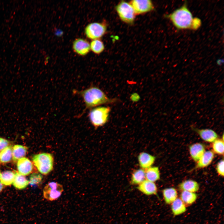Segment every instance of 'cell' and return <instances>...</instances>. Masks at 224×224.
<instances>
[{
  "mask_svg": "<svg viewBox=\"0 0 224 224\" xmlns=\"http://www.w3.org/2000/svg\"><path fill=\"white\" fill-rule=\"evenodd\" d=\"M174 26L180 30H197L202 24L201 20L198 17H194L188 9L186 3L176 9L171 13L165 15Z\"/></svg>",
  "mask_w": 224,
  "mask_h": 224,
  "instance_id": "1",
  "label": "cell"
},
{
  "mask_svg": "<svg viewBox=\"0 0 224 224\" xmlns=\"http://www.w3.org/2000/svg\"><path fill=\"white\" fill-rule=\"evenodd\" d=\"M73 92L81 97L85 106V110L91 109L103 104L118 102L117 98H110L98 87L91 86L81 91L74 90Z\"/></svg>",
  "mask_w": 224,
  "mask_h": 224,
  "instance_id": "2",
  "label": "cell"
},
{
  "mask_svg": "<svg viewBox=\"0 0 224 224\" xmlns=\"http://www.w3.org/2000/svg\"><path fill=\"white\" fill-rule=\"evenodd\" d=\"M32 160L38 171L43 175L49 174L53 169L54 158L51 153L44 152L35 155Z\"/></svg>",
  "mask_w": 224,
  "mask_h": 224,
  "instance_id": "3",
  "label": "cell"
},
{
  "mask_svg": "<svg viewBox=\"0 0 224 224\" xmlns=\"http://www.w3.org/2000/svg\"><path fill=\"white\" fill-rule=\"evenodd\" d=\"M110 110L109 106H99L91 109L88 114L90 122L96 128L103 126L108 121Z\"/></svg>",
  "mask_w": 224,
  "mask_h": 224,
  "instance_id": "4",
  "label": "cell"
},
{
  "mask_svg": "<svg viewBox=\"0 0 224 224\" xmlns=\"http://www.w3.org/2000/svg\"><path fill=\"white\" fill-rule=\"evenodd\" d=\"M115 9L123 21L130 24L133 23L136 14L130 3L122 1L116 5Z\"/></svg>",
  "mask_w": 224,
  "mask_h": 224,
  "instance_id": "5",
  "label": "cell"
},
{
  "mask_svg": "<svg viewBox=\"0 0 224 224\" xmlns=\"http://www.w3.org/2000/svg\"><path fill=\"white\" fill-rule=\"evenodd\" d=\"M107 29L105 21L91 23L86 27L85 34L88 38L91 40L100 39L105 34Z\"/></svg>",
  "mask_w": 224,
  "mask_h": 224,
  "instance_id": "6",
  "label": "cell"
},
{
  "mask_svg": "<svg viewBox=\"0 0 224 224\" xmlns=\"http://www.w3.org/2000/svg\"><path fill=\"white\" fill-rule=\"evenodd\" d=\"M63 191L62 185L57 182H51L44 187L43 196L48 200L53 201L58 199Z\"/></svg>",
  "mask_w": 224,
  "mask_h": 224,
  "instance_id": "7",
  "label": "cell"
},
{
  "mask_svg": "<svg viewBox=\"0 0 224 224\" xmlns=\"http://www.w3.org/2000/svg\"><path fill=\"white\" fill-rule=\"evenodd\" d=\"M129 3L133 7L136 15L144 14L154 9L153 3L150 0H133Z\"/></svg>",
  "mask_w": 224,
  "mask_h": 224,
  "instance_id": "8",
  "label": "cell"
},
{
  "mask_svg": "<svg viewBox=\"0 0 224 224\" xmlns=\"http://www.w3.org/2000/svg\"><path fill=\"white\" fill-rule=\"evenodd\" d=\"M72 48L75 53L82 56L87 55L91 50L89 41L82 38H77L74 40Z\"/></svg>",
  "mask_w": 224,
  "mask_h": 224,
  "instance_id": "9",
  "label": "cell"
},
{
  "mask_svg": "<svg viewBox=\"0 0 224 224\" xmlns=\"http://www.w3.org/2000/svg\"><path fill=\"white\" fill-rule=\"evenodd\" d=\"M17 167L18 172L25 176L29 175L32 172L33 166L32 162L28 158L23 157L17 161Z\"/></svg>",
  "mask_w": 224,
  "mask_h": 224,
  "instance_id": "10",
  "label": "cell"
},
{
  "mask_svg": "<svg viewBox=\"0 0 224 224\" xmlns=\"http://www.w3.org/2000/svg\"><path fill=\"white\" fill-rule=\"evenodd\" d=\"M137 189L146 195H157V188L156 184L146 180L138 185Z\"/></svg>",
  "mask_w": 224,
  "mask_h": 224,
  "instance_id": "11",
  "label": "cell"
},
{
  "mask_svg": "<svg viewBox=\"0 0 224 224\" xmlns=\"http://www.w3.org/2000/svg\"><path fill=\"white\" fill-rule=\"evenodd\" d=\"M138 160L140 168L145 170L152 166L155 161L156 157L148 153L142 152L138 156Z\"/></svg>",
  "mask_w": 224,
  "mask_h": 224,
  "instance_id": "12",
  "label": "cell"
},
{
  "mask_svg": "<svg viewBox=\"0 0 224 224\" xmlns=\"http://www.w3.org/2000/svg\"><path fill=\"white\" fill-rule=\"evenodd\" d=\"M192 128L203 140L206 142H213L218 138V135L217 133L212 129H200L193 127Z\"/></svg>",
  "mask_w": 224,
  "mask_h": 224,
  "instance_id": "13",
  "label": "cell"
},
{
  "mask_svg": "<svg viewBox=\"0 0 224 224\" xmlns=\"http://www.w3.org/2000/svg\"><path fill=\"white\" fill-rule=\"evenodd\" d=\"M205 151V147L201 143H196L191 145L189 147L190 156L193 160L195 162L198 161Z\"/></svg>",
  "mask_w": 224,
  "mask_h": 224,
  "instance_id": "14",
  "label": "cell"
},
{
  "mask_svg": "<svg viewBox=\"0 0 224 224\" xmlns=\"http://www.w3.org/2000/svg\"><path fill=\"white\" fill-rule=\"evenodd\" d=\"M214 157V153L212 151H205L197 162L196 168H201L208 166L212 163Z\"/></svg>",
  "mask_w": 224,
  "mask_h": 224,
  "instance_id": "15",
  "label": "cell"
},
{
  "mask_svg": "<svg viewBox=\"0 0 224 224\" xmlns=\"http://www.w3.org/2000/svg\"><path fill=\"white\" fill-rule=\"evenodd\" d=\"M178 187L181 191L195 193L198 191L199 186L198 183L196 181L192 180H188L180 183Z\"/></svg>",
  "mask_w": 224,
  "mask_h": 224,
  "instance_id": "16",
  "label": "cell"
},
{
  "mask_svg": "<svg viewBox=\"0 0 224 224\" xmlns=\"http://www.w3.org/2000/svg\"><path fill=\"white\" fill-rule=\"evenodd\" d=\"M145 180V170L141 168L135 169L132 173L130 183L132 185H138Z\"/></svg>",
  "mask_w": 224,
  "mask_h": 224,
  "instance_id": "17",
  "label": "cell"
},
{
  "mask_svg": "<svg viewBox=\"0 0 224 224\" xmlns=\"http://www.w3.org/2000/svg\"><path fill=\"white\" fill-rule=\"evenodd\" d=\"M164 200L167 204H170L177 198L178 193L173 187L166 188L162 191Z\"/></svg>",
  "mask_w": 224,
  "mask_h": 224,
  "instance_id": "18",
  "label": "cell"
},
{
  "mask_svg": "<svg viewBox=\"0 0 224 224\" xmlns=\"http://www.w3.org/2000/svg\"><path fill=\"white\" fill-rule=\"evenodd\" d=\"M28 148L22 145L16 144L12 147V160L17 161L20 158L24 157L27 152Z\"/></svg>",
  "mask_w": 224,
  "mask_h": 224,
  "instance_id": "19",
  "label": "cell"
},
{
  "mask_svg": "<svg viewBox=\"0 0 224 224\" xmlns=\"http://www.w3.org/2000/svg\"><path fill=\"white\" fill-rule=\"evenodd\" d=\"M15 173V178L12 184L14 186L19 189L26 188L29 184V180L17 171H16Z\"/></svg>",
  "mask_w": 224,
  "mask_h": 224,
  "instance_id": "20",
  "label": "cell"
},
{
  "mask_svg": "<svg viewBox=\"0 0 224 224\" xmlns=\"http://www.w3.org/2000/svg\"><path fill=\"white\" fill-rule=\"evenodd\" d=\"M146 180L154 182L160 178V174L159 167L151 166L145 170Z\"/></svg>",
  "mask_w": 224,
  "mask_h": 224,
  "instance_id": "21",
  "label": "cell"
},
{
  "mask_svg": "<svg viewBox=\"0 0 224 224\" xmlns=\"http://www.w3.org/2000/svg\"><path fill=\"white\" fill-rule=\"evenodd\" d=\"M171 209L174 216H178L184 212L186 206L180 198H177L171 204Z\"/></svg>",
  "mask_w": 224,
  "mask_h": 224,
  "instance_id": "22",
  "label": "cell"
},
{
  "mask_svg": "<svg viewBox=\"0 0 224 224\" xmlns=\"http://www.w3.org/2000/svg\"><path fill=\"white\" fill-rule=\"evenodd\" d=\"M197 195L195 193L187 191H182L180 194V199L186 206L193 203L196 200Z\"/></svg>",
  "mask_w": 224,
  "mask_h": 224,
  "instance_id": "23",
  "label": "cell"
},
{
  "mask_svg": "<svg viewBox=\"0 0 224 224\" xmlns=\"http://www.w3.org/2000/svg\"><path fill=\"white\" fill-rule=\"evenodd\" d=\"M15 176V173L10 170H6L1 173L0 182L6 186L13 184Z\"/></svg>",
  "mask_w": 224,
  "mask_h": 224,
  "instance_id": "24",
  "label": "cell"
},
{
  "mask_svg": "<svg viewBox=\"0 0 224 224\" xmlns=\"http://www.w3.org/2000/svg\"><path fill=\"white\" fill-rule=\"evenodd\" d=\"M12 147L9 145L0 152V162L3 163L10 161L12 158Z\"/></svg>",
  "mask_w": 224,
  "mask_h": 224,
  "instance_id": "25",
  "label": "cell"
},
{
  "mask_svg": "<svg viewBox=\"0 0 224 224\" xmlns=\"http://www.w3.org/2000/svg\"><path fill=\"white\" fill-rule=\"evenodd\" d=\"M90 44V50L96 54H99L104 50V44L100 39L92 40Z\"/></svg>",
  "mask_w": 224,
  "mask_h": 224,
  "instance_id": "26",
  "label": "cell"
},
{
  "mask_svg": "<svg viewBox=\"0 0 224 224\" xmlns=\"http://www.w3.org/2000/svg\"><path fill=\"white\" fill-rule=\"evenodd\" d=\"M212 148L214 152L220 155H223L224 151V140L217 139L213 142Z\"/></svg>",
  "mask_w": 224,
  "mask_h": 224,
  "instance_id": "27",
  "label": "cell"
},
{
  "mask_svg": "<svg viewBox=\"0 0 224 224\" xmlns=\"http://www.w3.org/2000/svg\"><path fill=\"white\" fill-rule=\"evenodd\" d=\"M43 176L38 173H34L30 175L29 184L32 186H39L41 184L42 182Z\"/></svg>",
  "mask_w": 224,
  "mask_h": 224,
  "instance_id": "28",
  "label": "cell"
},
{
  "mask_svg": "<svg viewBox=\"0 0 224 224\" xmlns=\"http://www.w3.org/2000/svg\"><path fill=\"white\" fill-rule=\"evenodd\" d=\"M224 160L222 159L220 161L217 163L216 169L217 173L221 176L223 177L224 174Z\"/></svg>",
  "mask_w": 224,
  "mask_h": 224,
  "instance_id": "29",
  "label": "cell"
},
{
  "mask_svg": "<svg viewBox=\"0 0 224 224\" xmlns=\"http://www.w3.org/2000/svg\"><path fill=\"white\" fill-rule=\"evenodd\" d=\"M9 141L6 139L0 138V151L9 146Z\"/></svg>",
  "mask_w": 224,
  "mask_h": 224,
  "instance_id": "30",
  "label": "cell"
},
{
  "mask_svg": "<svg viewBox=\"0 0 224 224\" xmlns=\"http://www.w3.org/2000/svg\"><path fill=\"white\" fill-rule=\"evenodd\" d=\"M3 188V184L0 182V193L2 191Z\"/></svg>",
  "mask_w": 224,
  "mask_h": 224,
  "instance_id": "31",
  "label": "cell"
},
{
  "mask_svg": "<svg viewBox=\"0 0 224 224\" xmlns=\"http://www.w3.org/2000/svg\"><path fill=\"white\" fill-rule=\"evenodd\" d=\"M1 170H0V179H1Z\"/></svg>",
  "mask_w": 224,
  "mask_h": 224,
  "instance_id": "32",
  "label": "cell"
}]
</instances>
